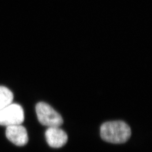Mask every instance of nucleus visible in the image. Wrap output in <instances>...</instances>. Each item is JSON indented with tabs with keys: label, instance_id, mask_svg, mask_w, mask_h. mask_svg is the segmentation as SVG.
I'll list each match as a JSON object with an SVG mask.
<instances>
[{
	"label": "nucleus",
	"instance_id": "obj_6",
	"mask_svg": "<svg viewBox=\"0 0 152 152\" xmlns=\"http://www.w3.org/2000/svg\"><path fill=\"white\" fill-rule=\"evenodd\" d=\"M13 99V94L8 88L0 86V110L11 104Z\"/></svg>",
	"mask_w": 152,
	"mask_h": 152
},
{
	"label": "nucleus",
	"instance_id": "obj_5",
	"mask_svg": "<svg viewBox=\"0 0 152 152\" xmlns=\"http://www.w3.org/2000/svg\"><path fill=\"white\" fill-rule=\"evenodd\" d=\"M45 137L49 146L59 148L68 141V135L59 127H50L45 132Z\"/></svg>",
	"mask_w": 152,
	"mask_h": 152
},
{
	"label": "nucleus",
	"instance_id": "obj_2",
	"mask_svg": "<svg viewBox=\"0 0 152 152\" xmlns=\"http://www.w3.org/2000/svg\"><path fill=\"white\" fill-rule=\"evenodd\" d=\"M36 110L39 122L44 126L49 127H59L63 123L60 114L47 103H38Z\"/></svg>",
	"mask_w": 152,
	"mask_h": 152
},
{
	"label": "nucleus",
	"instance_id": "obj_1",
	"mask_svg": "<svg viewBox=\"0 0 152 152\" xmlns=\"http://www.w3.org/2000/svg\"><path fill=\"white\" fill-rule=\"evenodd\" d=\"M131 135L130 127L123 121H109L100 127V136L104 141L122 144L127 141Z\"/></svg>",
	"mask_w": 152,
	"mask_h": 152
},
{
	"label": "nucleus",
	"instance_id": "obj_3",
	"mask_svg": "<svg viewBox=\"0 0 152 152\" xmlns=\"http://www.w3.org/2000/svg\"><path fill=\"white\" fill-rule=\"evenodd\" d=\"M24 120V110L19 104L11 103L0 110V125L1 126L7 127L21 125Z\"/></svg>",
	"mask_w": 152,
	"mask_h": 152
},
{
	"label": "nucleus",
	"instance_id": "obj_4",
	"mask_svg": "<svg viewBox=\"0 0 152 152\" xmlns=\"http://www.w3.org/2000/svg\"><path fill=\"white\" fill-rule=\"evenodd\" d=\"M6 135L8 140L17 146H24L28 141L27 130L20 125L7 126L6 130Z\"/></svg>",
	"mask_w": 152,
	"mask_h": 152
}]
</instances>
